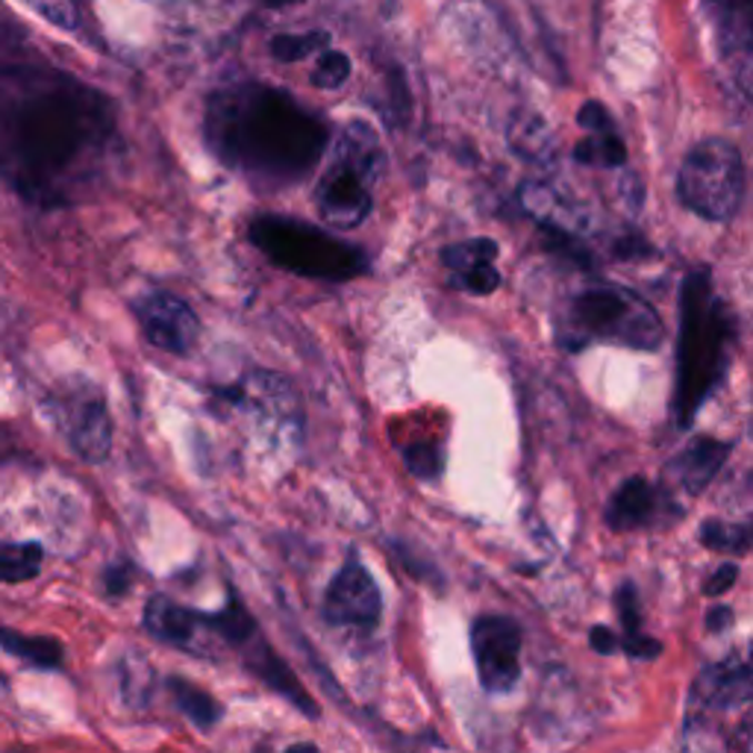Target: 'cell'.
I'll return each mask as SVG.
<instances>
[{
	"mask_svg": "<svg viewBox=\"0 0 753 753\" xmlns=\"http://www.w3.org/2000/svg\"><path fill=\"white\" fill-rule=\"evenodd\" d=\"M3 171L33 203L89 194L116 151V116L101 92L53 68L3 77Z\"/></svg>",
	"mask_w": 753,
	"mask_h": 753,
	"instance_id": "1",
	"label": "cell"
},
{
	"mask_svg": "<svg viewBox=\"0 0 753 753\" xmlns=\"http://www.w3.org/2000/svg\"><path fill=\"white\" fill-rule=\"evenodd\" d=\"M207 139L224 165L265 185L303 180L330 144L319 116L265 83H235L212 94Z\"/></svg>",
	"mask_w": 753,
	"mask_h": 753,
	"instance_id": "2",
	"label": "cell"
},
{
	"mask_svg": "<svg viewBox=\"0 0 753 753\" xmlns=\"http://www.w3.org/2000/svg\"><path fill=\"white\" fill-rule=\"evenodd\" d=\"M733 339L727 307L715 298L710 274L692 271L680 294V348L674 412L686 428L719 383Z\"/></svg>",
	"mask_w": 753,
	"mask_h": 753,
	"instance_id": "3",
	"label": "cell"
},
{
	"mask_svg": "<svg viewBox=\"0 0 753 753\" xmlns=\"http://www.w3.org/2000/svg\"><path fill=\"white\" fill-rule=\"evenodd\" d=\"M385 168L380 139L365 121H351L330 144V162L315 185V210L330 227H357L374 207Z\"/></svg>",
	"mask_w": 753,
	"mask_h": 753,
	"instance_id": "4",
	"label": "cell"
},
{
	"mask_svg": "<svg viewBox=\"0 0 753 753\" xmlns=\"http://www.w3.org/2000/svg\"><path fill=\"white\" fill-rule=\"evenodd\" d=\"M562 344L580 348L589 342L624 344L633 351H656L665 327L651 303L621 285H589L565 307L560 321Z\"/></svg>",
	"mask_w": 753,
	"mask_h": 753,
	"instance_id": "5",
	"label": "cell"
},
{
	"mask_svg": "<svg viewBox=\"0 0 753 753\" xmlns=\"http://www.w3.org/2000/svg\"><path fill=\"white\" fill-rule=\"evenodd\" d=\"M251 242L269 257L274 265L303 277H319V280H351L369 269L365 253L353 244L319 230V227L303 224L285 215H260L251 224Z\"/></svg>",
	"mask_w": 753,
	"mask_h": 753,
	"instance_id": "6",
	"label": "cell"
},
{
	"mask_svg": "<svg viewBox=\"0 0 753 753\" xmlns=\"http://www.w3.org/2000/svg\"><path fill=\"white\" fill-rule=\"evenodd\" d=\"M745 192V168L736 144L727 139H703L680 165L677 194L695 215L727 221L736 215Z\"/></svg>",
	"mask_w": 753,
	"mask_h": 753,
	"instance_id": "7",
	"label": "cell"
},
{
	"mask_svg": "<svg viewBox=\"0 0 753 753\" xmlns=\"http://www.w3.org/2000/svg\"><path fill=\"white\" fill-rule=\"evenodd\" d=\"M471 651L485 692L506 695L521 677V630L512 619L483 615L471 628Z\"/></svg>",
	"mask_w": 753,
	"mask_h": 753,
	"instance_id": "8",
	"label": "cell"
},
{
	"mask_svg": "<svg viewBox=\"0 0 753 753\" xmlns=\"http://www.w3.org/2000/svg\"><path fill=\"white\" fill-rule=\"evenodd\" d=\"M719 59L753 101V0H703Z\"/></svg>",
	"mask_w": 753,
	"mask_h": 753,
	"instance_id": "9",
	"label": "cell"
},
{
	"mask_svg": "<svg viewBox=\"0 0 753 753\" xmlns=\"http://www.w3.org/2000/svg\"><path fill=\"white\" fill-rule=\"evenodd\" d=\"M380 589L357 556H348L324 594V619L333 628L371 630L380 621Z\"/></svg>",
	"mask_w": 753,
	"mask_h": 753,
	"instance_id": "10",
	"label": "cell"
},
{
	"mask_svg": "<svg viewBox=\"0 0 753 753\" xmlns=\"http://www.w3.org/2000/svg\"><path fill=\"white\" fill-rule=\"evenodd\" d=\"M57 419L66 430L68 442L86 462H103L112 448V421H109L107 403L92 385L71 389L57 403Z\"/></svg>",
	"mask_w": 753,
	"mask_h": 753,
	"instance_id": "11",
	"label": "cell"
},
{
	"mask_svg": "<svg viewBox=\"0 0 753 753\" xmlns=\"http://www.w3.org/2000/svg\"><path fill=\"white\" fill-rule=\"evenodd\" d=\"M135 315H139L144 339L153 348L177 353V357L192 351L194 342H198V333H201V321L192 312V307L168 292H153L139 298Z\"/></svg>",
	"mask_w": 753,
	"mask_h": 753,
	"instance_id": "12",
	"label": "cell"
},
{
	"mask_svg": "<svg viewBox=\"0 0 753 753\" xmlns=\"http://www.w3.org/2000/svg\"><path fill=\"white\" fill-rule=\"evenodd\" d=\"M494 260H498V242L492 239H469L442 251L444 269L451 271V285L471 294H492L501 285Z\"/></svg>",
	"mask_w": 753,
	"mask_h": 753,
	"instance_id": "13",
	"label": "cell"
},
{
	"mask_svg": "<svg viewBox=\"0 0 753 753\" xmlns=\"http://www.w3.org/2000/svg\"><path fill=\"white\" fill-rule=\"evenodd\" d=\"M144 628L151 630V636H157L160 642L185 647V651H198V639L203 636V630L215 633L210 624V615L185 610V606L174 603L171 598H162V594L151 598V603H148Z\"/></svg>",
	"mask_w": 753,
	"mask_h": 753,
	"instance_id": "14",
	"label": "cell"
},
{
	"mask_svg": "<svg viewBox=\"0 0 753 753\" xmlns=\"http://www.w3.org/2000/svg\"><path fill=\"white\" fill-rule=\"evenodd\" d=\"M695 697L715 710H733L753 701V669L751 662L727 660L710 665L695 680Z\"/></svg>",
	"mask_w": 753,
	"mask_h": 753,
	"instance_id": "15",
	"label": "cell"
},
{
	"mask_svg": "<svg viewBox=\"0 0 753 753\" xmlns=\"http://www.w3.org/2000/svg\"><path fill=\"white\" fill-rule=\"evenodd\" d=\"M521 207L528 215H533L551 233L562 235H583L589 230V215L583 207L565 201L560 192H553L544 183H524L521 185Z\"/></svg>",
	"mask_w": 753,
	"mask_h": 753,
	"instance_id": "16",
	"label": "cell"
},
{
	"mask_svg": "<svg viewBox=\"0 0 753 753\" xmlns=\"http://www.w3.org/2000/svg\"><path fill=\"white\" fill-rule=\"evenodd\" d=\"M730 444L719 442V439H695L686 451L680 453L677 460L671 462L669 471L677 478V483L692 494H701L712 478L719 474L724 460H727Z\"/></svg>",
	"mask_w": 753,
	"mask_h": 753,
	"instance_id": "17",
	"label": "cell"
},
{
	"mask_svg": "<svg viewBox=\"0 0 753 753\" xmlns=\"http://www.w3.org/2000/svg\"><path fill=\"white\" fill-rule=\"evenodd\" d=\"M653 510H656L653 485L642 478H630L628 483L619 485V492L612 494L610 506H606V524L612 530H636L647 524Z\"/></svg>",
	"mask_w": 753,
	"mask_h": 753,
	"instance_id": "18",
	"label": "cell"
},
{
	"mask_svg": "<svg viewBox=\"0 0 753 753\" xmlns=\"http://www.w3.org/2000/svg\"><path fill=\"white\" fill-rule=\"evenodd\" d=\"M510 142L515 153H521L533 165H553V139L544 121H539V118H519L510 130Z\"/></svg>",
	"mask_w": 753,
	"mask_h": 753,
	"instance_id": "19",
	"label": "cell"
},
{
	"mask_svg": "<svg viewBox=\"0 0 753 753\" xmlns=\"http://www.w3.org/2000/svg\"><path fill=\"white\" fill-rule=\"evenodd\" d=\"M171 695H174V703L180 706L185 719L198 724V727L210 730L212 724L221 721L224 710H221V703L210 695V692H203L194 683H185V680H171Z\"/></svg>",
	"mask_w": 753,
	"mask_h": 753,
	"instance_id": "20",
	"label": "cell"
},
{
	"mask_svg": "<svg viewBox=\"0 0 753 753\" xmlns=\"http://www.w3.org/2000/svg\"><path fill=\"white\" fill-rule=\"evenodd\" d=\"M574 160L592 168H619L628 160V148L621 142L619 130H612V133H586V139L574 148Z\"/></svg>",
	"mask_w": 753,
	"mask_h": 753,
	"instance_id": "21",
	"label": "cell"
},
{
	"mask_svg": "<svg viewBox=\"0 0 753 753\" xmlns=\"http://www.w3.org/2000/svg\"><path fill=\"white\" fill-rule=\"evenodd\" d=\"M3 647L7 653L18 656V660L30 662L36 669H59V662H62V647L53 639L44 636H18L12 630L3 633Z\"/></svg>",
	"mask_w": 753,
	"mask_h": 753,
	"instance_id": "22",
	"label": "cell"
},
{
	"mask_svg": "<svg viewBox=\"0 0 753 753\" xmlns=\"http://www.w3.org/2000/svg\"><path fill=\"white\" fill-rule=\"evenodd\" d=\"M44 551L39 544H3V553H0V574L7 583H24V580H33L42 569Z\"/></svg>",
	"mask_w": 753,
	"mask_h": 753,
	"instance_id": "23",
	"label": "cell"
},
{
	"mask_svg": "<svg viewBox=\"0 0 753 753\" xmlns=\"http://www.w3.org/2000/svg\"><path fill=\"white\" fill-rule=\"evenodd\" d=\"M319 51H327V33H280L271 39V53L283 62H298Z\"/></svg>",
	"mask_w": 753,
	"mask_h": 753,
	"instance_id": "24",
	"label": "cell"
},
{
	"mask_svg": "<svg viewBox=\"0 0 753 753\" xmlns=\"http://www.w3.org/2000/svg\"><path fill=\"white\" fill-rule=\"evenodd\" d=\"M348 77H351V59L342 51H324L310 71L312 86L319 89H339Z\"/></svg>",
	"mask_w": 753,
	"mask_h": 753,
	"instance_id": "25",
	"label": "cell"
},
{
	"mask_svg": "<svg viewBox=\"0 0 753 753\" xmlns=\"http://www.w3.org/2000/svg\"><path fill=\"white\" fill-rule=\"evenodd\" d=\"M403 462L406 469L421 480H435L442 474V451L433 442H415L410 448H403Z\"/></svg>",
	"mask_w": 753,
	"mask_h": 753,
	"instance_id": "26",
	"label": "cell"
},
{
	"mask_svg": "<svg viewBox=\"0 0 753 753\" xmlns=\"http://www.w3.org/2000/svg\"><path fill=\"white\" fill-rule=\"evenodd\" d=\"M701 539L712 551H745L747 548V530L730 528L721 521H706L701 528Z\"/></svg>",
	"mask_w": 753,
	"mask_h": 753,
	"instance_id": "27",
	"label": "cell"
},
{
	"mask_svg": "<svg viewBox=\"0 0 753 753\" xmlns=\"http://www.w3.org/2000/svg\"><path fill=\"white\" fill-rule=\"evenodd\" d=\"M27 3H30L39 16L48 18L51 24H57L59 30H77V24H80L74 0H27Z\"/></svg>",
	"mask_w": 753,
	"mask_h": 753,
	"instance_id": "28",
	"label": "cell"
},
{
	"mask_svg": "<svg viewBox=\"0 0 753 753\" xmlns=\"http://www.w3.org/2000/svg\"><path fill=\"white\" fill-rule=\"evenodd\" d=\"M615 603H619V615H621V624H624V636H636L639 628H642L636 589L630 586V583H624V586L619 589V598H615Z\"/></svg>",
	"mask_w": 753,
	"mask_h": 753,
	"instance_id": "29",
	"label": "cell"
},
{
	"mask_svg": "<svg viewBox=\"0 0 753 753\" xmlns=\"http://www.w3.org/2000/svg\"><path fill=\"white\" fill-rule=\"evenodd\" d=\"M578 124L583 127L586 133H612V130H615L612 116L603 109V103H598V101L583 103V109L578 112Z\"/></svg>",
	"mask_w": 753,
	"mask_h": 753,
	"instance_id": "30",
	"label": "cell"
},
{
	"mask_svg": "<svg viewBox=\"0 0 753 753\" xmlns=\"http://www.w3.org/2000/svg\"><path fill=\"white\" fill-rule=\"evenodd\" d=\"M621 647H624V653L633 656V660H653V656H660L662 651V645L656 639L642 636V633H636V636H624Z\"/></svg>",
	"mask_w": 753,
	"mask_h": 753,
	"instance_id": "31",
	"label": "cell"
},
{
	"mask_svg": "<svg viewBox=\"0 0 753 753\" xmlns=\"http://www.w3.org/2000/svg\"><path fill=\"white\" fill-rule=\"evenodd\" d=\"M736 578H739L736 565H721V569L706 580V594H724L727 589H733Z\"/></svg>",
	"mask_w": 753,
	"mask_h": 753,
	"instance_id": "32",
	"label": "cell"
},
{
	"mask_svg": "<svg viewBox=\"0 0 753 753\" xmlns=\"http://www.w3.org/2000/svg\"><path fill=\"white\" fill-rule=\"evenodd\" d=\"M130 578H133L130 565H112V569L107 571L109 594H124L127 589H130Z\"/></svg>",
	"mask_w": 753,
	"mask_h": 753,
	"instance_id": "33",
	"label": "cell"
},
{
	"mask_svg": "<svg viewBox=\"0 0 753 753\" xmlns=\"http://www.w3.org/2000/svg\"><path fill=\"white\" fill-rule=\"evenodd\" d=\"M589 642H592V647L598 653H615L621 647V642L615 639V633L606 628H594L592 636H589Z\"/></svg>",
	"mask_w": 753,
	"mask_h": 753,
	"instance_id": "34",
	"label": "cell"
},
{
	"mask_svg": "<svg viewBox=\"0 0 753 753\" xmlns=\"http://www.w3.org/2000/svg\"><path fill=\"white\" fill-rule=\"evenodd\" d=\"M733 624V612L727 610V606H715V610H710V615H706V628L710 630H724Z\"/></svg>",
	"mask_w": 753,
	"mask_h": 753,
	"instance_id": "35",
	"label": "cell"
},
{
	"mask_svg": "<svg viewBox=\"0 0 753 753\" xmlns=\"http://www.w3.org/2000/svg\"><path fill=\"white\" fill-rule=\"evenodd\" d=\"M739 747H742V753H753V712L739 727Z\"/></svg>",
	"mask_w": 753,
	"mask_h": 753,
	"instance_id": "36",
	"label": "cell"
},
{
	"mask_svg": "<svg viewBox=\"0 0 753 753\" xmlns=\"http://www.w3.org/2000/svg\"><path fill=\"white\" fill-rule=\"evenodd\" d=\"M285 753H319V747L307 745V742H301V745H292Z\"/></svg>",
	"mask_w": 753,
	"mask_h": 753,
	"instance_id": "37",
	"label": "cell"
},
{
	"mask_svg": "<svg viewBox=\"0 0 753 753\" xmlns=\"http://www.w3.org/2000/svg\"><path fill=\"white\" fill-rule=\"evenodd\" d=\"M747 662H751V669H753V653H751V660H747Z\"/></svg>",
	"mask_w": 753,
	"mask_h": 753,
	"instance_id": "38",
	"label": "cell"
}]
</instances>
